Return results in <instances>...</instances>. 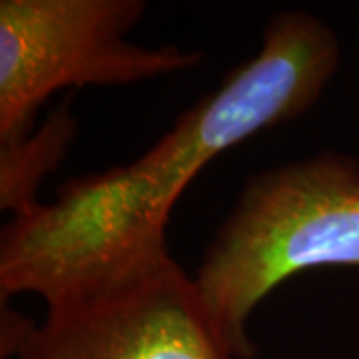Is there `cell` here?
<instances>
[{
	"mask_svg": "<svg viewBox=\"0 0 359 359\" xmlns=\"http://www.w3.org/2000/svg\"><path fill=\"white\" fill-rule=\"evenodd\" d=\"M144 11L142 0H2L0 148L28 138L58 90L122 86L202 62L200 52L128 42Z\"/></svg>",
	"mask_w": 359,
	"mask_h": 359,
	"instance_id": "277c9868",
	"label": "cell"
},
{
	"mask_svg": "<svg viewBox=\"0 0 359 359\" xmlns=\"http://www.w3.org/2000/svg\"><path fill=\"white\" fill-rule=\"evenodd\" d=\"M339 66L334 30L304 11L278 13L254 58L188 108L128 166L65 182L50 204L11 218L0 240L2 302L20 292L44 299L66 283L168 245L172 208L228 148L318 102Z\"/></svg>",
	"mask_w": 359,
	"mask_h": 359,
	"instance_id": "6da1fadb",
	"label": "cell"
},
{
	"mask_svg": "<svg viewBox=\"0 0 359 359\" xmlns=\"http://www.w3.org/2000/svg\"><path fill=\"white\" fill-rule=\"evenodd\" d=\"M16 359H240L168 245L66 283Z\"/></svg>",
	"mask_w": 359,
	"mask_h": 359,
	"instance_id": "3957f363",
	"label": "cell"
},
{
	"mask_svg": "<svg viewBox=\"0 0 359 359\" xmlns=\"http://www.w3.org/2000/svg\"><path fill=\"white\" fill-rule=\"evenodd\" d=\"M74 138V118L62 108L46 120L36 136L0 148V205L13 216L39 204L36 188L58 166Z\"/></svg>",
	"mask_w": 359,
	"mask_h": 359,
	"instance_id": "5b68a950",
	"label": "cell"
},
{
	"mask_svg": "<svg viewBox=\"0 0 359 359\" xmlns=\"http://www.w3.org/2000/svg\"><path fill=\"white\" fill-rule=\"evenodd\" d=\"M316 268H359V162L334 150L250 180L196 283L236 355L254 359L248 321L257 304Z\"/></svg>",
	"mask_w": 359,
	"mask_h": 359,
	"instance_id": "7a4b0ae2",
	"label": "cell"
}]
</instances>
